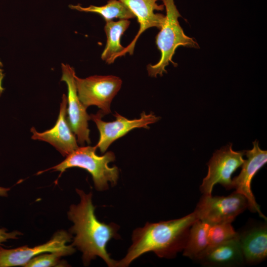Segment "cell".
Masks as SVG:
<instances>
[{
	"instance_id": "cell-1",
	"label": "cell",
	"mask_w": 267,
	"mask_h": 267,
	"mask_svg": "<svg viewBox=\"0 0 267 267\" xmlns=\"http://www.w3.org/2000/svg\"><path fill=\"white\" fill-rule=\"evenodd\" d=\"M76 192L80 201L77 205H71L68 212V218L73 222L70 231L75 235L72 245L82 252L85 266L98 256L108 267H115L117 261L111 258L106 246L111 239L120 238L118 233L119 226L113 222L106 224L97 220L91 192L86 193L79 189H76Z\"/></svg>"
},
{
	"instance_id": "cell-2",
	"label": "cell",
	"mask_w": 267,
	"mask_h": 267,
	"mask_svg": "<svg viewBox=\"0 0 267 267\" xmlns=\"http://www.w3.org/2000/svg\"><path fill=\"white\" fill-rule=\"evenodd\" d=\"M199 220L196 211L179 219L158 222H147L134 229L132 244L126 256L117 261L116 267H127L134 260L149 252L158 257L174 258L183 250L190 227Z\"/></svg>"
},
{
	"instance_id": "cell-3",
	"label": "cell",
	"mask_w": 267,
	"mask_h": 267,
	"mask_svg": "<svg viewBox=\"0 0 267 267\" xmlns=\"http://www.w3.org/2000/svg\"><path fill=\"white\" fill-rule=\"evenodd\" d=\"M166 8V14L160 31L156 37V44L161 53L159 61L155 64H149L147 70L149 76L157 77L167 73L166 67L171 62L176 49L180 46L199 48V44L193 38L186 36L181 27L178 18L181 17L174 0H162Z\"/></svg>"
},
{
	"instance_id": "cell-4",
	"label": "cell",
	"mask_w": 267,
	"mask_h": 267,
	"mask_svg": "<svg viewBox=\"0 0 267 267\" xmlns=\"http://www.w3.org/2000/svg\"><path fill=\"white\" fill-rule=\"evenodd\" d=\"M95 146L79 147L67 155L64 160L48 170L60 172V176L67 169L79 167L87 170L92 176L94 187L98 191L107 190L109 182L113 186L119 178V169L109 163L115 160L114 153L108 151L102 156L96 154Z\"/></svg>"
},
{
	"instance_id": "cell-5",
	"label": "cell",
	"mask_w": 267,
	"mask_h": 267,
	"mask_svg": "<svg viewBox=\"0 0 267 267\" xmlns=\"http://www.w3.org/2000/svg\"><path fill=\"white\" fill-rule=\"evenodd\" d=\"M79 98L84 106L98 107L102 115L111 113V103L120 90L122 81L113 75H94L85 79L75 76Z\"/></svg>"
},
{
	"instance_id": "cell-6",
	"label": "cell",
	"mask_w": 267,
	"mask_h": 267,
	"mask_svg": "<svg viewBox=\"0 0 267 267\" xmlns=\"http://www.w3.org/2000/svg\"><path fill=\"white\" fill-rule=\"evenodd\" d=\"M244 155L245 150H233L231 143L216 150L207 163L208 174L200 187L203 194L211 195L217 183L222 184L226 189L232 188L231 175L244 163Z\"/></svg>"
},
{
	"instance_id": "cell-7",
	"label": "cell",
	"mask_w": 267,
	"mask_h": 267,
	"mask_svg": "<svg viewBox=\"0 0 267 267\" xmlns=\"http://www.w3.org/2000/svg\"><path fill=\"white\" fill-rule=\"evenodd\" d=\"M247 207L246 198L235 191L227 196L203 194L195 210L199 220L212 224L231 223Z\"/></svg>"
},
{
	"instance_id": "cell-8",
	"label": "cell",
	"mask_w": 267,
	"mask_h": 267,
	"mask_svg": "<svg viewBox=\"0 0 267 267\" xmlns=\"http://www.w3.org/2000/svg\"><path fill=\"white\" fill-rule=\"evenodd\" d=\"M71 238L70 233L62 230L55 233L47 242L34 247L24 246L7 249L0 247V267H24L32 258L46 252L71 255L75 251L72 244L67 245Z\"/></svg>"
},
{
	"instance_id": "cell-9",
	"label": "cell",
	"mask_w": 267,
	"mask_h": 267,
	"mask_svg": "<svg viewBox=\"0 0 267 267\" xmlns=\"http://www.w3.org/2000/svg\"><path fill=\"white\" fill-rule=\"evenodd\" d=\"M113 116L116 120L112 122L102 120V114L98 111L96 114H91L90 119L94 122L99 132V139L96 147L104 153L109 146L117 139L124 136L135 128H143L149 129V125L158 122L160 117L151 113L145 112L140 114L138 119L129 120L116 112Z\"/></svg>"
},
{
	"instance_id": "cell-10",
	"label": "cell",
	"mask_w": 267,
	"mask_h": 267,
	"mask_svg": "<svg viewBox=\"0 0 267 267\" xmlns=\"http://www.w3.org/2000/svg\"><path fill=\"white\" fill-rule=\"evenodd\" d=\"M62 75L61 81L66 83L67 86V120L70 128L77 137V142L83 145L86 142L89 144V130L88 121L90 116L80 100L77 90L74 69L68 64H61Z\"/></svg>"
},
{
	"instance_id": "cell-11",
	"label": "cell",
	"mask_w": 267,
	"mask_h": 267,
	"mask_svg": "<svg viewBox=\"0 0 267 267\" xmlns=\"http://www.w3.org/2000/svg\"><path fill=\"white\" fill-rule=\"evenodd\" d=\"M252 149L245 150L247 159L242 165V170L238 176L232 180V187L235 191L243 195L247 200L248 208L254 213H258L260 216L267 220L260 210L251 190V182L259 170L267 162V151L260 148L259 142H253Z\"/></svg>"
},
{
	"instance_id": "cell-12",
	"label": "cell",
	"mask_w": 267,
	"mask_h": 267,
	"mask_svg": "<svg viewBox=\"0 0 267 267\" xmlns=\"http://www.w3.org/2000/svg\"><path fill=\"white\" fill-rule=\"evenodd\" d=\"M67 105V97L63 94L59 116L55 125L42 133L38 132L34 127L31 129L32 139L50 143L63 156H67L79 147L75 134L68 122Z\"/></svg>"
},
{
	"instance_id": "cell-13",
	"label": "cell",
	"mask_w": 267,
	"mask_h": 267,
	"mask_svg": "<svg viewBox=\"0 0 267 267\" xmlns=\"http://www.w3.org/2000/svg\"><path fill=\"white\" fill-rule=\"evenodd\" d=\"M123 2L134 15L139 24V30L130 44L125 47L124 55L127 53L133 54L135 43L139 37L147 29L156 27L160 29L165 15L155 13V10H163L164 4H158L157 1L162 0H119Z\"/></svg>"
},
{
	"instance_id": "cell-14",
	"label": "cell",
	"mask_w": 267,
	"mask_h": 267,
	"mask_svg": "<svg viewBox=\"0 0 267 267\" xmlns=\"http://www.w3.org/2000/svg\"><path fill=\"white\" fill-rule=\"evenodd\" d=\"M196 260L205 266L238 267L242 265L245 261L238 236L213 247L207 248Z\"/></svg>"
},
{
	"instance_id": "cell-15",
	"label": "cell",
	"mask_w": 267,
	"mask_h": 267,
	"mask_svg": "<svg viewBox=\"0 0 267 267\" xmlns=\"http://www.w3.org/2000/svg\"><path fill=\"white\" fill-rule=\"evenodd\" d=\"M238 238L245 262L249 264H256L266 258V225L256 226L242 233H239Z\"/></svg>"
},
{
	"instance_id": "cell-16",
	"label": "cell",
	"mask_w": 267,
	"mask_h": 267,
	"mask_svg": "<svg viewBox=\"0 0 267 267\" xmlns=\"http://www.w3.org/2000/svg\"><path fill=\"white\" fill-rule=\"evenodd\" d=\"M130 23L127 19L106 22L104 29L107 41L101 58L108 64L113 63L117 58L124 55L125 47L121 44L120 39Z\"/></svg>"
},
{
	"instance_id": "cell-17",
	"label": "cell",
	"mask_w": 267,
	"mask_h": 267,
	"mask_svg": "<svg viewBox=\"0 0 267 267\" xmlns=\"http://www.w3.org/2000/svg\"><path fill=\"white\" fill-rule=\"evenodd\" d=\"M210 224L197 220L190 228L183 255L196 260L208 246L207 232Z\"/></svg>"
},
{
	"instance_id": "cell-18",
	"label": "cell",
	"mask_w": 267,
	"mask_h": 267,
	"mask_svg": "<svg viewBox=\"0 0 267 267\" xmlns=\"http://www.w3.org/2000/svg\"><path fill=\"white\" fill-rule=\"evenodd\" d=\"M69 7L80 11L98 14L106 22L111 21L115 18L129 20L135 18L127 5L119 0H109L106 4L100 6L91 5L84 7L77 4L69 5Z\"/></svg>"
},
{
	"instance_id": "cell-19",
	"label": "cell",
	"mask_w": 267,
	"mask_h": 267,
	"mask_svg": "<svg viewBox=\"0 0 267 267\" xmlns=\"http://www.w3.org/2000/svg\"><path fill=\"white\" fill-rule=\"evenodd\" d=\"M238 236V233L234 230L231 223L210 224L207 232L208 248L213 247Z\"/></svg>"
},
{
	"instance_id": "cell-20",
	"label": "cell",
	"mask_w": 267,
	"mask_h": 267,
	"mask_svg": "<svg viewBox=\"0 0 267 267\" xmlns=\"http://www.w3.org/2000/svg\"><path fill=\"white\" fill-rule=\"evenodd\" d=\"M64 256L62 253L53 252L50 254H42L32 258L25 267H64L67 264L61 262V257Z\"/></svg>"
},
{
	"instance_id": "cell-21",
	"label": "cell",
	"mask_w": 267,
	"mask_h": 267,
	"mask_svg": "<svg viewBox=\"0 0 267 267\" xmlns=\"http://www.w3.org/2000/svg\"><path fill=\"white\" fill-rule=\"evenodd\" d=\"M21 234V232L16 230L7 232L6 229L1 228H0V245L9 239H17L18 236Z\"/></svg>"
},
{
	"instance_id": "cell-22",
	"label": "cell",
	"mask_w": 267,
	"mask_h": 267,
	"mask_svg": "<svg viewBox=\"0 0 267 267\" xmlns=\"http://www.w3.org/2000/svg\"><path fill=\"white\" fill-rule=\"evenodd\" d=\"M3 64L0 60V96L3 92L4 89L2 87V80L4 77V74L3 73V70L1 69V67H2Z\"/></svg>"
},
{
	"instance_id": "cell-23",
	"label": "cell",
	"mask_w": 267,
	"mask_h": 267,
	"mask_svg": "<svg viewBox=\"0 0 267 267\" xmlns=\"http://www.w3.org/2000/svg\"><path fill=\"white\" fill-rule=\"evenodd\" d=\"M10 188L0 187V196L5 197L7 195V192Z\"/></svg>"
}]
</instances>
